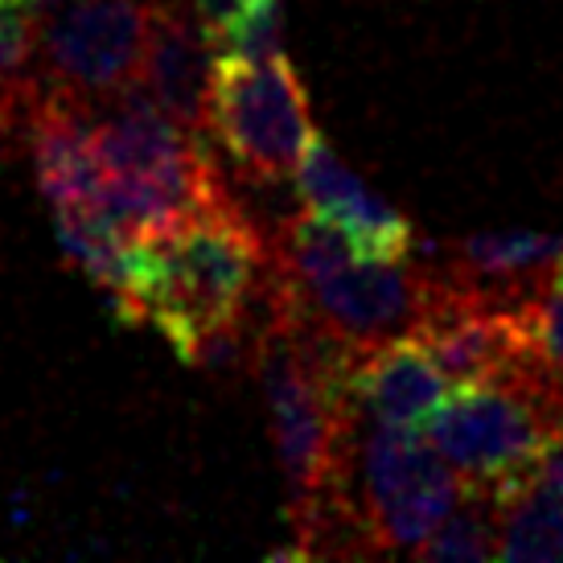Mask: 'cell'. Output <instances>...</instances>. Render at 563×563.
I'll use <instances>...</instances> for the list:
<instances>
[{"mask_svg": "<svg viewBox=\"0 0 563 563\" xmlns=\"http://www.w3.org/2000/svg\"><path fill=\"white\" fill-rule=\"evenodd\" d=\"M272 267V239L231 202L177 227L153 243H136V276L124 325H157L181 362H198L214 333L251 317Z\"/></svg>", "mask_w": 563, "mask_h": 563, "instance_id": "6da1fadb", "label": "cell"}, {"mask_svg": "<svg viewBox=\"0 0 563 563\" xmlns=\"http://www.w3.org/2000/svg\"><path fill=\"white\" fill-rule=\"evenodd\" d=\"M420 432L465 494L510 501L563 444V383L534 362L518 375L461 383Z\"/></svg>", "mask_w": 563, "mask_h": 563, "instance_id": "7a4b0ae2", "label": "cell"}, {"mask_svg": "<svg viewBox=\"0 0 563 563\" xmlns=\"http://www.w3.org/2000/svg\"><path fill=\"white\" fill-rule=\"evenodd\" d=\"M206 132L251 181H284L317 141L305 82L284 54L260 63L219 54Z\"/></svg>", "mask_w": 563, "mask_h": 563, "instance_id": "3957f363", "label": "cell"}, {"mask_svg": "<svg viewBox=\"0 0 563 563\" xmlns=\"http://www.w3.org/2000/svg\"><path fill=\"white\" fill-rule=\"evenodd\" d=\"M153 0H70L37 33L49 91L79 103H111L141 82Z\"/></svg>", "mask_w": 563, "mask_h": 563, "instance_id": "277c9868", "label": "cell"}, {"mask_svg": "<svg viewBox=\"0 0 563 563\" xmlns=\"http://www.w3.org/2000/svg\"><path fill=\"white\" fill-rule=\"evenodd\" d=\"M219 49L194 9L177 0H153V30L144 49L141 87L161 111L189 132H206Z\"/></svg>", "mask_w": 563, "mask_h": 563, "instance_id": "5b68a950", "label": "cell"}, {"mask_svg": "<svg viewBox=\"0 0 563 563\" xmlns=\"http://www.w3.org/2000/svg\"><path fill=\"white\" fill-rule=\"evenodd\" d=\"M297 194L321 219L338 222L350 243L371 260H407L416 247L411 222L383 202L321 136L305 148L297 165Z\"/></svg>", "mask_w": 563, "mask_h": 563, "instance_id": "8992f818", "label": "cell"}, {"mask_svg": "<svg viewBox=\"0 0 563 563\" xmlns=\"http://www.w3.org/2000/svg\"><path fill=\"white\" fill-rule=\"evenodd\" d=\"M345 387L362 416L420 432L423 420L449 395V375L440 371L432 350L416 333H404V338H391V342L371 345L366 354H358Z\"/></svg>", "mask_w": 563, "mask_h": 563, "instance_id": "52a82bcc", "label": "cell"}, {"mask_svg": "<svg viewBox=\"0 0 563 563\" xmlns=\"http://www.w3.org/2000/svg\"><path fill=\"white\" fill-rule=\"evenodd\" d=\"M25 132H30V144H33V165H37L42 194L49 198L54 210L99 198L108 173H103L99 153H95L87 103L46 87L42 99L33 103Z\"/></svg>", "mask_w": 563, "mask_h": 563, "instance_id": "ba28073f", "label": "cell"}, {"mask_svg": "<svg viewBox=\"0 0 563 563\" xmlns=\"http://www.w3.org/2000/svg\"><path fill=\"white\" fill-rule=\"evenodd\" d=\"M563 260L560 235H539V231H485L453 247V264L444 267V276L461 288H470L477 297L494 305L527 300L548 280L555 264Z\"/></svg>", "mask_w": 563, "mask_h": 563, "instance_id": "9c48e42d", "label": "cell"}, {"mask_svg": "<svg viewBox=\"0 0 563 563\" xmlns=\"http://www.w3.org/2000/svg\"><path fill=\"white\" fill-rule=\"evenodd\" d=\"M501 515L506 501L485 494H461L453 515L420 548L423 560H489L501 548Z\"/></svg>", "mask_w": 563, "mask_h": 563, "instance_id": "30bf717a", "label": "cell"}, {"mask_svg": "<svg viewBox=\"0 0 563 563\" xmlns=\"http://www.w3.org/2000/svg\"><path fill=\"white\" fill-rule=\"evenodd\" d=\"M515 313L527 350H531V362L543 366L555 383H563V260L531 297L518 300Z\"/></svg>", "mask_w": 563, "mask_h": 563, "instance_id": "8fae6325", "label": "cell"}, {"mask_svg": "<svg viewBox=\"0 0 563 563\" xmlns=\"http://www.w3.org/2000/svg\"><path fill=\"white\" fill-rule=\"evenodd\" d=\"M280 25H284V0H251L247 9L214 33L210 42L219 54H235V58H276L280 54Z\"/></svg>", "mask_w": 563, "mask_h": 563, "instance_id": "7c38bea8", "label": "cell"}, {"mask_svg": "<svg viewBox=\"0 0 563 563\" xmlns=\"http://www.w3.org/2000/svg\"><path fill=\"white\" fill-rule=\"evenodd\" d=\"M247 4L251 0H194V13H198V21L206 25V33L214 37V33L227 30Z\"/></svg>", "mask_w": 563, "mask_h": 563, "instance_id": "4fadbf2b", "label": "cell"}, {"mask_svg": "<svg viewBox=\"0 0 563 563\" xmlns=\"http://www.w3.org/2000/svg\"><path fill=\"white\" fill-rule=\"evenodd\" d=\"M13 9H30V13H37L33 0H0V13H13Z\"/></svg>", "mask_w": 563, "mask_h": 563, "instance_id": "5bb4252c", "label": "cell"}, {"mask_svg": "<svg viewBox=\"0 0 563 563\" xmlns=\"http://www.w3.org/2000/svg\"><path fill=\"white\" fill-rule=\"evenodd\" d=\"M58 4H66V0H33V9H37V13H46V9H58Z\"/></svg>", "mask_w": 563, "mask_h": 563, "instance_id": "9a60e30c", "label": "cell"}]
</instances>
